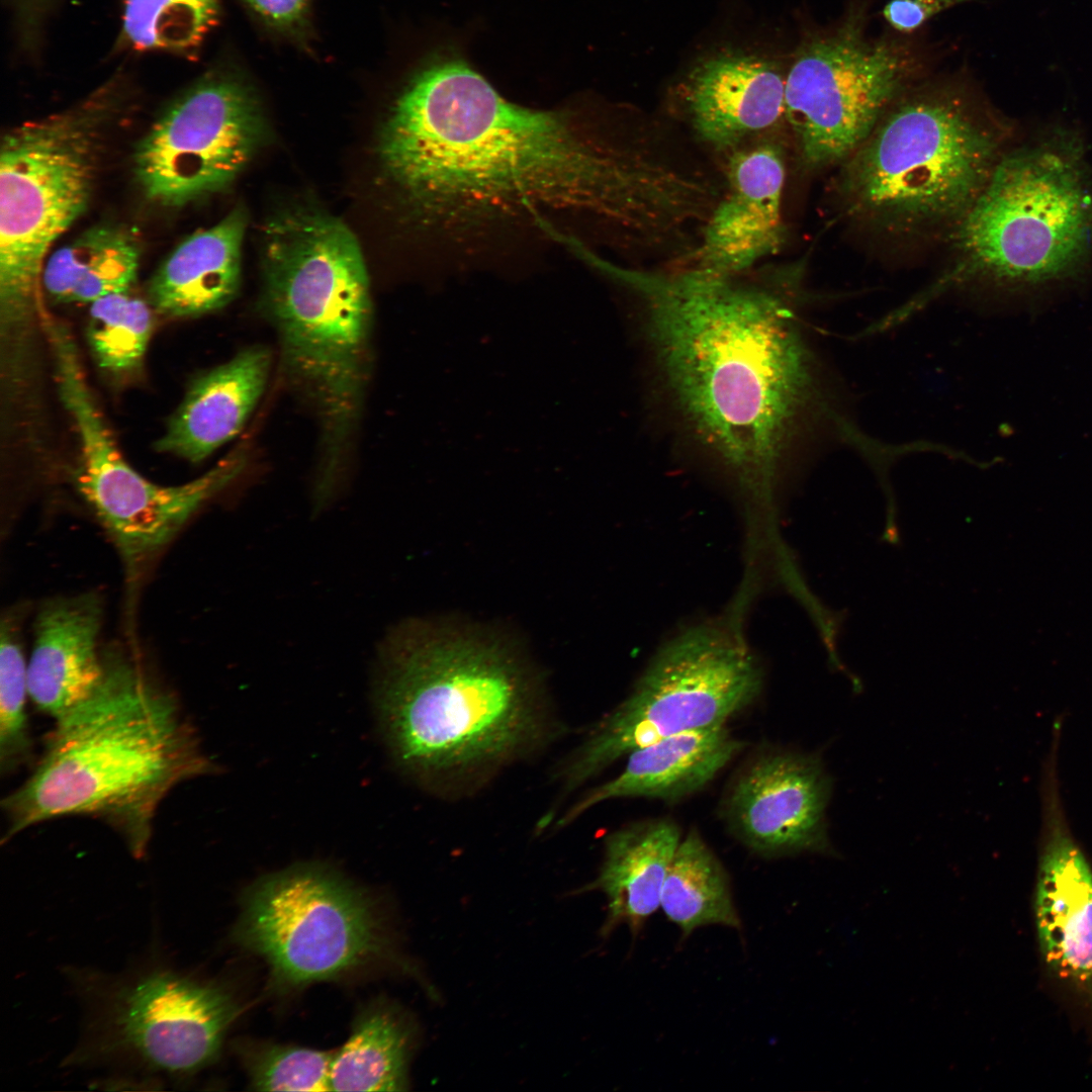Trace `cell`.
Wrapping results in <instances>:
<instances>
[{
	"mask_svg": "<svg viewBox=\"0 0 1092 1092\" xmlns=\"http://www.w3.org/2000/svg\"><path fill=\"white\" fill-rule=\"evenodd\" d=\"M386 175L420 220L446 235L543 215L664 235L685 212L686 172L574 112L504 98L463 59L435 57L407 81L378 144Z\"/></svg>",
	"mask_w": 1092,
	"mask_h": 1092,
	"instance_id": "obj_1",
	"label": "cell"
},
{
	"mask_svg": "<svg viewBox=\"0 0 1092 1092\" xmlns=\"http://www.w3.org/2000/svg\"><path fill=\"white\" fill-rule=\"evenodd\" d=\"M601 268L640 299L659 372L691 432L752 504L768 507L817 398L789 297L699 267Z\"/></svg>",
	"mask_w": 1092,
	"mask_h": 1092,
	"instance_id": "obj_2",
	"label": "cell"
},
{
	"mask_svg": "<svg viewBox=\"0 0 1092 1092\" xmlns=\"http://www.w3.org/2000/svg\"><path fill=\"white\" fill-rule=\"evenodd\" d=\"M103 659L95 693L56 722L34 771L3 800L2 841L48 820L89 816L141 856L164 798L215 769L169 691L115 651Z\"/></svg>",
	"mask_w": 1092,
	"mask_h": 1092,
	"instance_id": "obj_3",
	"label": "cell"
},
{
	"mask_svg": "<svg viewBox=\"0 0 1092 1092\" xmlns=\"http://www.w3.org/2000/svg\"><path fill=\"white\" fill-rule=\"evenodd\" d=\"M374 693L393 757L425 781L500 765L546 731L533 672L482 631L423 620L397 625L378 648Z\"/></svg>",
	"mask_w": 1092,
	"mask_h": 1092,
	"instance_id": "obj_4",
	"label": "cell"
},
{
	"mask_svg": "<svg viewBox=\"0 0 1092 1092\" xmlns=\"http://www.w3.org/2000/svg\"><path fill=\"white\" fill-rule=\"evenodd\" d=\"M995 129L965 80L909 88L845 160L848 210L889 231L954 225L1000 158Z\"/></svg>",
	"mask_w": 1092,
	"mask_h": 1092,
	"instance_id": "obj_5",
	"label": "cell"
},
{
	"mask_svg": "<svg viewBox=\"0 0 1092 1092\" xmlns=\"http://www.w3.org/2000/svg\"><path fill=\"white\" fill-rule=\"evenodd\" d=\"M951 277L1009 289L1075 279L1092 260V179L1067 130L998 159L954 224Z\"/></svg>",
	"mask_w": 1092,
	"mask_h": 1092,
	"instance_id": "obj_6",
	"label": "cell"
},
{
	"mask_svg": "<svg viewBox=\"0 0 1092 1092\" xmlns=\"http://www.w3.org/2000/svg\"><path fill=\"white\" fill-rule=\"evenodd\" d=\"M261 307L277 332L285 375L320 420V476L337 479L370 368L373 313L364 258L329 241L297 244L262 273Z\"/></svg>",
	"mask_w": 1092,
	"mask_h": 1092,
	"instance_id": "obj_7",
	"label": "cell"
},
{
	"mask_svg": "<svg viewBox=\"0 0 1092 1092\" xmlns=\"http://www.w3.org/2000/svg\"><path fill=\"white\" fill-rule=\"evenodd\" d=\"M113 78L60 113L9 129L0 150V321L18 332L37 309L47 255L86 210L97 166V127L121 92Z\"/></svg>",
	"mask_w": 1092,
	"mask_h": 1092,
	"instance_id": "obj_8",
	"label": "cell"
},
{
	"mask_svg": "<svg viewBox=\"0 0 1092 1092\" xmlns=\"http://www.w3.org/2000/svg\"><path fill=\"white\" fill-rule=\"evenodd\" d=\"M759 663L722 623L694 626L667 642L630 694L590 731L563 769L575 788L633 750L678 733L725 725L759 696Z\"/></svg>",
	"mask_w": 1092,
	"mask_h": 1092,
	"instance_id": "obj_9",
	"label": "cell"
},
{
	"mask_svg": "<svg viewBox=\"0 0 1092 1092\" xmlns=\"http://www.w3.org/2000/svg\"><path fill=\"white\" fill-rule=\"evenodd\" d=\"M868 7L850 3L833 25L810 31L788 66L785 117L804 162L845 161L925 68L918 49L867 32Z\"/></svg>",
	"mask_w": 1092,
	"mask_h": 1092,
	"instance_id": "obj_10",
	"label": "cell"
},
{
	"mask_svg": "<svg viewBox=\"0 0 1092 1092\" xmlns=\"http://www.w3.org/2000/svg\"><path fill=\"white\" fill-rule=\"evenodd\" d=\"M233 938L264 960L281 989L337 979L395 957L370 897L315 863L293 866L252 884L242 897Z\"/></svg>",
	"mask_w": 1092,
	"mask_h": 1092,
	"instance_id": "obj_11",
	"label": "cell"
},
{
	"mask_svg": "<svg viewBox=\"0 0 1092 1092\" xmlns=\"http://www.w3.org/2000/svg\"><path fill=\"white\" fill-rule=\"evenodd\" d=\"M266 133L251 83L234 67L216 66L179 93L141 139L135 178L152 201L186 205L226 188Z\"/></svg>",
	"mask_w": 1092,
	"mask_h": 1092,
	"instance_id": "obj_12",
	"label": "cell"
},
{
	"mask_svg": "<svg viewBox=\"0 0 1092 1092\" xmlns=\"http://www.w3.org/2000/svg\"><path fill=\"white\" fill-rule=\"evenodd\" d=\"M78 437L76 485L130 570L153 558L248 463L241 445L197 478L165 486L148 480L126 462L105 421H87Z\"/></svg>",
	"mask_w": 1092,
	"mask_h": 1092,
	"instance_id": "obj_13",
	"label": "cell"
},
{
	"mask_svg": "<svg viewBox=\"0 0 1092 1092\" xmlns=\"http://www.w3.org/2000/svg\"><path fill=\"white\" fill-rule=\"evenodd\" d=\"M240 1008L223 988L170 972L118 990L107 1008L111 1044L163 1071L193 1073L216 1059Z\"/></svg>",
	"mask_w": 1092,
	"mask_h": 1092,
	"instance_id": "obj_14",
	"label": "cell"
},
{
	"mask_svg": "<svg viewBox=\"0 0 1092 1092\" xmlns=\"http://www.w3.org/2000/svg\"><path fill=\"white\" fill-rule=\"evenodd\" d=\"M831 790L819 754L767 748L736 771L721 802V818L761 857L832 853L826 821Z\"/></svg>",
	"mask_w": 1092,
	"mask_h": 1092,
	"instance_id": "obj_15",
	"label": "cell"
},
{
	"mask_svg": "<svg viewBox=\"0 0 1092 1092\" xmlns=\"http://www.w3.org/2000/svg\"><path fill=\"white\" fill-rule=\"evenodd\" d=\"M788 66L729 48L698 60L679 85L682 108L697 136L726 151L776 125L785 117Z\"/></svg>",
	"mask_w": 1092,
	"mask_h": 1092,
	"instance_id": "obj_16",
	"label": "cell"
},
{
	"mask_svg": "<svg viewBox=\"0 0 1092 1092\" xmlns=\"http://www.w3.org/2000/svg\"><path fill=\"white\" fill-rule=\"evenodd\" d=\"M785 176L777 148L734 151L726 169V192L704 223L697 267L734 276L779 251L785 239Z\"/></svg>",
	"mask_w": 1092,
	"mask_h": 1092,
	"instance_id": "obj_17",
	"label": "cell"
},
{
	"mask_svg": "<svg viewBox=\"0 0 1092 1092\" xmlns=\"http://www.w3.org/2000/svg\"><path fill=\"white\" fill-rule=\"evenodd\" d=\"M101 620L100 600L92 594L51 600L37 613L27 662L28 696L56 722L86 702L102 681Z\"/></svg>",
	"mask_w": 1092,
	"mask_h": 1092,
	"instance_id": "obj_18",
	"label": "cell"
},
{
	"mask_svg": "<svg viewBox=\"0 0 1092 1092\" xmlns=\"http://www.w3.org/2000/svg\"><path fill=\"white\" fill-rule=\"evenodd\" d=\"M271 355L254 346L199 375L170 418L155 449L198 463L236 437L261 398Z\"/></svg>",
	"mask_w": 1092,
	"mask_h": 1092,
	"instance_id": "obj_19",
	"label": "cell"
},
{
	"mask_svg": "<svg viewBox=\"0 0 1092 1092\" xmlns=\"http://www.w3.org/2000/svg\"><path fill=\"white\" fill-rule=\"evenodd\" d=\"M745 747L725 725L662 738L626 755L623 770L585 794L557 822L565 826L597 804L621 798L682 800L709 785Z\"/></svg>",
	"mask_w": 1092,
	"mask_h": 1092,
	"instance_id": "obj_20",
	"label": "cell"
},
{
	"mask_svg": "<svg viewBox=\"0 0 1092 1092\" xmlns=\"http://www.w3.org/2000/svg\"><path fill=\"white\" fill-rule=\"evenodd\" d=\"M1035 921L1045 964L1092 994V871L1076 844L1057 834L1040 858Z\"/></svg>",
	"mask_w": 1092,
	"mask_h": 1092,
	"instance_id": "obj_21",
	"label": "cell"
},
{
	"mask_svg": "<svg viewBox=\"0 0 1092 1092\" xmlns=\"http://www.w3.org/2000/svg\"><path fill=\"white\" fill-rule=\"evenodd\" d=\"M247 226L242 206L185 239L148 284V302L176 318L196 317L228 305L241 283V250Z\"/></svg>",
	"mask_w": 1092,
	"mask_h": 1092,
	"instance_id": "obj_22",
	"label": "cell"
},
{
	"mask_svg": "<svg viewBox=\"0 0 1092 1092\" xmlns=\"http://www.w3.org/2000/svg\"><path fill=\"white\" fill-rule=\"evenodd\" d=\"M680 839L677 824L665 818L631 823L606 837L599 876L584 887L607 897L604 936L622 923L636 936L660 907L665 877Z\"/></svg>",
	"mask_w": 1092,
	"mask_h": 1092,
	"instance_id": "obj_23",
	"label": "cell"
},
{
	"mask_svg": "<svg viewBox=\"0 0 1092 1092\" xmlns=\"http://www.w3.org/2000/svg\"><path fill=\"white\" fill-rule=\"evenodd\" d=\"M412 1019L378 1000L361 1010L347 1041L335 1052L331 1091H404L416 1043Z\"/></svg>",
	"mask_w": 1092,
	"mask_h": 1092,
	"instance_id": "obj_24",
	"label": "cell"
},
{
	"mask_svg": "<svg viewBox=\"0 0 1092 1092\" xmlns=\"http://www.w3.org/2000/svg\"><path fill=\"white\" fill-rule=\"evenodd\" d=\"M134 238L113 225H96L54 252L44 262L46 291L59 302L91 303L129 291L140 265Z\"/></svg>",
	"mask_w": 1092,
	"mask_h": 1092,
	"instance_id": "obj_25",
	"label": "cell"
},
{
	"mask_svg": "<svg viewBox=\"0 0 1092 1092\" xmlns=\"http://www.w3.org/2000/svg\"><path fill=\"white\" fill-rule=\"evenodd\" d=\"M660 907L682 937L706 925L740 928L727 872L696 829L678 843L665 877Z\"/></svg>",
	"mask_w": 1092,
	"mask_h": 1092,
	"instance_id": "obj_26",
	"label": "cell"
},
{
	"mask_svg": "<svg viewBox=\"0 0 1092 1092\" xmlns=\"http://www.w3.org/2000/svg\"><path fill=\"white\" fill-rule=\"evenodd\" d=\"M219 14L218 0H122L117 42L133 52L194 55Z\"/></svg>",
	"mask_w": 1092,
	"mask_h": 1092,
	"instance_id": "obj_27",
	"label": "cell"
},
{
	"mask_svg": "<svg viewBox=\"0 0 1092 1092\" xmlns=\"http://www.w3.org/2000/svg\"><path fill=\"white\" fill-rule=\"evenodd\" d=\"M152 306L128 291L112 293L90 303L87 340L104 370L129 372L143 361L154 327Z\"/></svg>",
	"mask_w": 1092,
	"mask_h": 1092,
	"instance_id": "obj_28",
	"label": "cell"
},
{
	"mask_svg": "<svg viewBox=\"0 0 1092 1092\" xmlns=\"http://www.w3.org/2000/svg\"><path fill=\"white\" fill-rule=\"evenodd\" d=\"M239 1053L257 1091H331L335 1052L269 1042H244Z\"/></svg>",
	"mask_w": 1092,
	"mask_h": 1092,
	"instance_id": "obj_29",
	"label": "cell"
},
{
	"mask_svg": "<svg viewBox=\"0 0 1092 1092\" xmlns=\"http://www.w3.org/2000/svg\"><path fill=\"white\" fill-rule=\"evenodd\" d=\"M0 637V768L9 772L25 759L31 745L25 712L27 663L16 624L8 617L2 620Z\"/></svg>",
	"mask_w": 1092,
	"mask_h": 1092,
	"instance_id": "obj_30",
	"label": "cell"
},
{
	"mask_svg": "<svg viewBox=\"0 0 1092 1092\" xmlns=\"http://www.w3.org/2000/svg\"><path fill=\"white\" fill-rule=\"evenodd\" d=\"M268 28L306 48L311 36V0H242Z\"/></svg>",
	"mask_w": 1092,
	"mask_h": 1092,
	"instance_id": "obj_31",
	"label": "cell"
},
{
	"mask_svg": "<svg viewBox=\"0 0 1092 1092\" xmlns=\"http://www.w3.org/2000/svg\"><path fill=\"white\" fill-rule=\"evenodd\" d=\"M972 0H890L883 16L896 30L910 33L936 14Z\"/></svg>",
	"mask_w": 1092,
	"mask_h": 1092,
	"instance_id": "obj_32",
	"label": "cell"
}]
</instances>
